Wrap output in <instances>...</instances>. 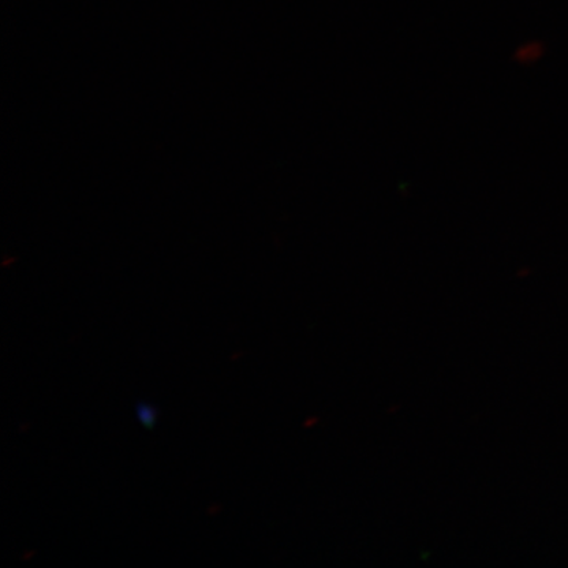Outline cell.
<instances>
[{"label":"cell","mask_w":568,"mask_h":568,"mask_svg":"<svg viewBox=\"0 0 568 568\" xmlns=\"http://www.w3.org/2000/svg\"><path fill=\"white\" fill-rule=\"evenodd\" d=\"M138 416H140V420L145 426H152L153 420H155V413H153L152 407L149 406H138Z\"/></svg>","instance_id":"6da1fadb"}]
</instances>
